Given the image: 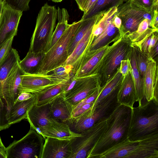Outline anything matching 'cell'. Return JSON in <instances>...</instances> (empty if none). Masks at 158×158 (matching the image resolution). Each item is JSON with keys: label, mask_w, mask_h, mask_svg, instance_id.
I'll return each instance as SVG.
<instances>
[{"label": "cell", "mask_w": 158, "mask_h": 158, "mask_svg": "<svg viewBox=\"0 0 158 158\" xmlns=\"http://www.w3.org/2000/svg\"><path fill=\"white\" fill-rule=\"evenodd\" d=\"M131 109L119 105L107 118L106 128L89 152L87 158H94L127 137Z\"/></svg>", "instance_id": "obj_1"}, {"label": "cell", "mask_w": 158, "mask_h": 158, "mask_svg": "<svg viewBox=\"0 0 158 158\" xmlns=\"http://www.w3.org/2000/svg\"><path fill=\"white\" fill-rule=\"evenodd\" d=\"M94 158H158V134L134 140L127 137Z\"/></svg>", "instance_id": "obj_2"}, {"label": "cell", "mask_w": 158, "mask_h": 158, "mask_svg": "<svg viewBox=\"0 0 158 158\" xmlns=\"http://www.w3.org/2000/svg\"><path fill=\"white\" fill-rule=\"evenodd\" d=\"M158 134V102L154 99L133 107L127 134L131 140Z\"/></svg>", "instance_id": "obj_3"}, {"label": "cell", "mask_w": 158, "mask_h": 158, "mask_svg": "<svg viewBox=\"0 0 158 158\" xmlns=\"http://www.w3.org/2000/svg\"><path fill=\"white\" fill-rule=\"evenodd\" d=\"M57 16V10L55 6L47 2L42 6L37 17L28 52L45 53L49 50Z\"/></svg>", "instance_id": "obj_4"}, {"label": "cell", "mask_w": 158, "mask_h": 158, "mask_svg": "<svg viewBox=\"0 0 158 158\" xmlns=\"http://www.w3.org/2000/svg\"><path fill=\"white\" fill-rule=\"evenodd\" d=\"M131 43L127 35H121L109 46L98 68L101 86L115 73L121 61L128 58Z\"/></svg>", "instance_id": "obj_5"}, {"label": "cell", "mask_w": 158, "mask_h": 158, "mask_svg": "<svg viewBox=\"0 0 158 158\" xmlns=\"http://www.w3.org/2000/svg\"><path fill=\"white\" fill-rule=\"evenodd\" d=\"M82 20L74 22L69 26L56 43L45 53L37 74H46L63 65L69 56L68 48Z\"/></svg>", "instance_id": "obj_6"}, {"label": "cell", "mask_w": 158, "mask_h": 158, "mask_svg": "<svg viewBox=\"0 0 158 158\" xmlns=\"http://www.w3.org/2000/svg\"><path fill=\"white\" fill-rule=\"evenodd\" d=\"M44 139L42 135L30 127L24 137L6 148V158H41Z\"/></svg>", "instance_id": "obj_7"}, {"label": "cell", "mask_w": 158, "mask_h": 158, "mask_svg": "<svg viewBox=\"0 0 158 158\" xmlns=\"http://www.w3.org/2000/svg\"><path fill=\"white\" fill-rule=\"evenodd\" d=\"M107 118L101 120L82 132L80 136L71 139L72 153L70 158H87L88 154L105 131Z\"/></svg>", "instance_id": "obj_8"}, {"label": "cell", "mask_w": 158, "mask_h": 158, "mask_svg": "<svg viewBox=\"0 0 158 158\" xmlns=\"http://www.w3.org/2000/svg\"><path fill=\"white\" fill-rule=\"evenodd\" d=\"M100 86L98 74L80 77H72L63 94L73 107L94 93Z\"/></svg>", "instance_id": "obj_9"}, {"label": "cell", "mask_w": 158, "mask_h": 158, "mask_svg": "<svg viewBox=\"0 0 158 158\" xmlns=\"http://www.w3.org/2000/svg\"><path fill=\"white\" fill-rule=\"evenodd\" d=\"M152 14L134 5L131 0L123 3L118 7L116 13L122 20L119 31L120 35H127L135 31L140 23L145 19L148 20L149 25Z\"/></svg>", "instance_id": "obj_10"}, {"label": "cell", "mask_w": 158, "mask_h": 158, "mask_svg": "<svg viewBox=\"0 0 158 158\" xmlns=\"http://www.w3.org/2000/svg\"><path fill=\"white\" fill-rule=\"evenodd\" d=\"M21 77L19 94L22 92L36 94L60 83L48 74L23 73Z\"/></svg>", "instance_id": "obj_11"}, {"label": "cell", "mask_w": 158, "mask_h": 158, "mask_svg": "<svg viewBox=\"0 0 158 158\" xmlns=\"http://www.w3.org/2000/svg\"><path fill=\"white\" fill-rule=\"evenodd\" d=\"M0 19V47L17 35L23 12L14 10L5 3Z\"/></svg>", "instance_id": "obj_12"}, {"label": "cell", "mask_w": 158, "mask_h": 158, "mask_svg": "<svg viewBox=\"0 0 158 158\" xmlns=\"http://www.w3.org/2000/svg\"><path fill=\"white\" fill-rule=\"evenodd\" d=\"M104 115L102 110L98 108L91 107L76 117H72L66 122L71 131L80 134L92 127L103 119Z\"/></svg>", "instance_id": "obj_13"}, {"label": "cell", "mask_w": 158, "mask_h": 158, "mask_svg": "<svg viewBox=\"0 0 158 158\" xmlns=\"http://www.w3.org/2000/svg\"><path fill=\"white\" fill-rule=\"evenodd\" d=\"M71 139L46 137L41 158H70L72 153Z\"/></svg>", "instance_id": "obj_14"}, {"label": "cell", "mask_w": 158, "mask_h": 158, "mask_svg": "<svg viewBox=\"0 0 158 158\" xmlns=\"http://www.w3.org/2000/svg\"><path fill=\"white\" fill-rule=\"evenodd\" d=\"M92 28L89 31L78 43L64 65H70L72 67V73L73 77L77 70L84 64L94 38L92 35Z\"/></svg>", "instance_id": "obj_15"}, {"label": "cell", "mask_w": 158, "mask_h": 158, "mask_svg": "<svg viewBox=\"0 0 158 158\" xmlns=\"http://www.w3.org/2000/svg\"><path fill=\"white\" fill-rule=\"evenodd\" d=\"M23 73L19 63L12 69L3 83L2 99L15 103L19 94V88L21 82V76Z\"/></svg>", "instance_id": "obj_16"}, {"label": "cell", "mask_w": 158, "mask_h": 158, "mask_svg": "<svg viewBox=\"0 0 158 158\" xmlns=\"http://www.w3.org/2000/svg\"><path fill=\"white\" fill-rule=\"evenodd\" d=\"M44 137H50L58 139H69L80 136L81 134L71 131L66 123L60 122L52 119L48 124L39 127L36 131Z\"/></svg>", "instance_id": "obj_17"}, {"label": "cell", "mask_w": 158, "mask_h": 158, "mask_svg": "<svg viewBox=\"0 0 158 158\" xmlns=\"http://www.w3.org/2000/svg\"><path fill=\"white\" fill-rule=\"evenodd\" d=\"M49 109L50 118L65 123L72 117L73 108L65 99L63 93L49 103Z\"/></svg>", "instance_id": "obj_18"}, {"label": "cell", "mask_w": 158, "mask_h": 158, "mask_svg": "<svg viewBox=\"0 0 158 158\" xmlns=\"http://www.w3.org/2000/svg\"><path fill=\"white\" fill-rule=\"evenodd\" d=\"M117 98L120 105L131 108L137 102L135 87L131 72L123 77L118 89Z\"/></svg>", "instance_id": "obj_19"}, {"label": "cell", "mask_w": 158, "mask_h": 158, "mask_svg": "<svg viewBox=\"0 0 158 158\" xmlns=\"http://www.w3.org/2000/svg\"><path fill=\"white\" fill-rule=\"evenodd\" d=\"M49 106V104L41 106L35 104L31 107L26 117L31 127L36 131L48 124L52 119L50 117Z\"/></svg>", "instance_id": "obj_20"}, {"label": "cell", "mask_w": 158, "mask_h": 158, "mask_svg": "<svg viewBox=\"0 0 158 158\" xmlns=\"http://www.w3.org/2000/svg\"><path fill=\"white\" fill-rule=\"evenodd\" d=\"M110 44L97 50L77 70L74 77H80L98 74L99 65L103 56L107 51Z\"/></svg>", "instance_id": "obj_21"}, {"label": "cell", "mask_w": 158, "mask_h": 158, "mask_svg": "<svg viewBox=\"0 0 158 158\" xmlns=\"http://www.w3.org/2000/svg\"><path fill=\"white\" fill-rule=\"evenodd\" d=\"M112 22L103 32L94 38L87 56L94 54L99 49L110 44L120 38L121 35L119 30L114 26Z\"/></svg>", "instance_id": "obj_22"}, {"label": "cell", "mask_w": 158, "mask_h": 158, "mask_svg": "<svg viewBox=\"0 0 158 158\" xmlns=\"http://www.w3.org/2000/svg\"><path fill=\"white\" fill-rule=\"evenodd\" d=\"M34 94V96L28 99L15 102L10 110L8 118V122L10 125L26 118L28 110L36 103V96Z\"/></svg>", "instance_id": "obj_23"}, {"label": "cell", "mask_w": 158, "mask_h": 158, "mask_svg": "<svg viewBox=\"0 0 158 158\" xmlns=\"http://www.w3.org/2000/svg\"><path fill=\"white\" fill-rule=\"evenodd\" d=\"M158 77V68L156 62L151 58L147 65L144 80L145 96L147 101L153 98L154 86Z\"/></svg>", "instance_id": "obj_24"}, {"label": "cell", "mask_w": 158, "mask_h": 158, "mask_svg": "<svg viewBox=\"0 0 158 158\" xmlns=\"http://www.w3.org/2000/svg\"><path fill=\"white\" fill-rule=\"evenodd\" d=\"M128 58L131 64V73L135 84L137 102L139 106L143 104V100L145 99L144 88L136 63L135 49L131 45V49Z\"/></svg>", "instance_id": "obj_25"}, {"label": "cell", "mask_w": 158, "mask_h": 158, "mask_svg": "<svg viewBox=\"0 0 158 158\" xmlns=\"http://www.w3.org/2000/svg\"><path fill=\"white\" fill-rule=\"evenodd\" d=\"M45 53L28 52L25 57L19 62V66L24 73L37 74Z\"/></svg>", "instance_id": "obj_26"}, {"label": "cell", "mask_w": 158, "mask_h": 158, "mask_svg": "<svg viewBox=\"0 0 158 158\" xmlns=\"http://www.w3.org/2000/svg\"><path fill=\"white\" fill-rule=\"evenodd\" d=\"M70 79L68 81L61 82L39 93L35 94L36 97V105L41 106L49 104L59 95L64 92Z\"/></svg>", "instance_id": "obj_27"}, {"label": "cell", "mask_w": 158, "mask_h": 158, "mask_svg": "<svg viewBox=\"0 0 158 158\" xmlns=\"http://www.w3.org/2000/svg\"><path fill=\"white\" fill-rule=\"evenodd\" d=\"M20 60L17 51L12 48L6 60L0 66V98L2 97V87L4 81L12 69Z\"/></svg>", "instance_id": "obj_28"}, {"label": "cell", "mask_w": 158, "mask_h": 158, "mask_svg": "<svg viewBox=\"0 0 158 158\" xmlns=\"http://www.w3.org/2000/svg\"><path fill=\"white\" fill-rule=\"evenodd\" d=\"M118 7H112L107 11L98 15L95 23L92 30V34L94 38L103 32L113 21Z\"/></svg>", "instance_id": "obj_29"}, {"label": "cell", "mask_w": 158, "mask_h": 158, "mask_svg": "<svg viewBox=\"0 0 158 158\" xmlns=\"http://www.w3.org/2000/svg\"><path fill=\"white\" fill-rule=\"evenodd\" d=\"M123 77L118 68L115 73L101 87L98 95L94 101L92 106H97L108 95L118 87Z\"/></svg>", "instance_id": "obj_30"}, {"label": "cell", "mask_w": 158, "mask_h": 158, "mask_svg": "<svg viewBox=\"0 0 158 158\" xmlns=\"http://www.w3.org/2000/svg\"><path fill=\"white\" fill-rule=\"evenodd\" d=\"M57 10L58 22L52 37L49 49L59 40L69 25L68 22L69 16L67 10L64 8H60L59 7Z\"/></svg>", "instance_id": "obj_31"}, {"label": "cell", "mask_w": 158, "mask_h": 158, "mask_svg": "<svg viewBox=\"0 0 158 158\" xmlns=\"http://www.w3.org/2000/svg\"><path fill=\"white\" fill-rule=\"evenodd\" d=\"M98 15L92 17L82 20L71 40L68 48L69 56L72 53L78 43L90 29L92 28L95 23Z\"/></svg>", "instance_id": "obj_32"}, {"label": "cell", "mask_w": 158, "mask_h": 158, "mask_svg": "<svg viewBox=\"0 0 158 158\" xmlns=\"http://www.w3.org/2000/svg\"><path fill=\"white\" fill-rule=\"evenodd\" d=\"M124 2V0H98L89 10L83 14L81 19H88L106 12L114 7H118Z\"/></svg>", "instance_id": "obj_33"}, {"label": "cell", "mask_w": 158, "mask_h": 158, "mask_svg": "<svg viewBox=\"0 0 158 158\" xmlns=\"http://www.w3.org/2000/svg\"><path fill=\"white\" fill-rule=\"evenodd\" d=\"M156 32H158V29L150 27L148 20L145 19L139 24L136 31L127 35L132 43H134L140 41L148 35Z\"/></svg>", "instance_id": "obj_34"}, {"label": "cell", "mask_w": 158, "mask_h": 158, "mask_svg": "<svg viewBox=\"0 0 158 158\" xmlns=\"http://www.w3.org/2000/svg\"><path fill=\"white\" fill-rule=\"evenodd\" d=\"M158 32L148 35L137 42L131 43V45L136 47L143 52L149 53L158 43Z\"/></svg>", "instance_id": "obj_35"}, {"label": "cell", "mask_w": 158, "mask_h": 158, "mask_svg": "<svg viewBox=\"0 0 158 158\" xmlns=\"http://www.w3.org/2000/svg\"><path fill=\"white\" fill-rule=\"evenodd\" d=\"M132 46L134 48L135 51L137 67L144 84V80L147 65L150 59L152 57L149 53L143 52L140 51L136 47Z\"/></svg>", "instance_id": "obj_36"}, {"label": "cell", "mask_w": 158, "mask_h": 158, "mask_svg": "<svg viewBox=\"0 0 158 158\" xmlns=\"http://www.w3.org/2000/svg\"><path fill=\"white\" fill-rule=\"evenodd\" d=\"M72 67L70 65H63L55 69L47 74L53 76L60 82L69 81L73 77Z\"/></svg>", "instance_id": "obj_37"}, {"label": "cell", "mask_w": 158, "mask_h": 158, "mask_svg": "<svg viewBox=\"0 0 158 158\" xmlns=\"http://www.w3.org/2000/svg\"><path fill=\"white\" fill-rule=\"evenodd\" d=\"M31 0H3V1L11 8L23 12L29 9V4Z\"/></svg>", "instance_id": "obj_38"}, {"label": "cell", "mask_w": 158, "mask_h": 158, "mask_svg": "<svg viewBox=\"0 0 158 158\" xmlns=\"http://www.w3.org/2000/svg\"><path fill=\"white\" fill-rule=\"evenodd\" d=\"M14 37L8 40L0 47V66L6 60L11 50Z\"/></svg>", "instance_id": "obj_39"}, {"label": "cell", "mask_w": 158, "mask_h": 158, "mask_svg": "<svg viewBox=\"0 0 158 158\" xmlns=\"http://www.w3.org/2000/svg\"><path fill=\"white\" fill-rule=\"evenodd\" d=\"M132 3L139 8L152 13V0H131Z\"/></svg>", "instance_id": "obj_40"}, {"label": "cell", "mask_w": 158, "mask_h": 158, "mask_svg": "<svg viewBox=\"0 0 158 158\" xmlns=\"http://www.w3.org/2000/svg\"><path fill=\"white\" fill-rule=\"evenodd\" d=\"M101 87V86H99L92 94L86 97L76 105L74 106L73 107V111H75L78 108L85 104L94 102L98 95Z\"/></svg>", "instance_id": "obj_41"}, {"label": "cell", "mask_w": 158, "mask_h": 158, "mask_svg": "<svg viewBox=\"0 0 158 158\" xmlns=\"http://www.w3.org/2000/svg\"><path fill=\"white\" fill-rule=\"evenodd\" d=\"M131 69L130 61L129 59L128 58L121 61L118 70L123 77L131 72Z\"/></svg>", "instance_id": "obj_42"}, {"label": "cell", "mask_w": 158, "mask_h": 158, "mask_svg": "<svg viewBox=\"0 0 158 158\" xmlns=\"http://www.w3.org/2000/svg\"><path fill=\"white\" fill-rule=\"evenodd\" d=\"M94 102L85 104L78 108L75 111H73L72 117L78 116L83 113L93 105Z\"/></svg>", "instance_id": "obj_43"}, {"label": "cell", "mask_w": 158, "mask_h": 158, "mask_svg": "<svg viewBox=\"0 0 158 158\" xmlns=\"http://www.w3.org/2000/svg\"><path fill=\"white\" fill-rule=\"evenodd\" d=\"M149 26L153 29H158V9L154 10L152 13V19Z\"/></svg>", "instance_id": "obj_44"}, {"label": "cell", "mask_w": 158, "mask_h": 158, "mask_svg": "<svg viewBox=\"0 0 158 158\" xmlns=\"http://www.w3.org/2000/svg\"><path fill=\"white\" fill-rule=\"evenodd\" d=\"M98 0H84L82 11L86 13L94 5Z\"/></svg>", "instance_id": "obj_45"}, {"label": "cell", "mask_w": 158, "mask_h": 158, "mask_svg": "<svg viewBox=\"0 0 158 158\" xmlns=\"http://www.w3.org/2000/svg\"><path fill=\"white\" fill-rule=\"evenodd\" d=\"M34 95V94L30 93H21L19 94L15 102L22 101L28 99L32 98Z\"/></svg>", "instance_id": "obj_46"}, {"label": "cell", "mask_w": 158, "mask_h": 158, "mask_svg": "<svg viewBox=\"0 0 158 158\" xmlns=\"http://www.w3.org/2000/svg\"><path fill=\"white\" fill-rule=\"evenodd\" d=\"M112 22L114 26L119 31L122 25V20L116 14L114 17Z\"/></svg>", "instance_id": "obj_47"}, {"label": "cell", "mask_w": 158, "mask_h": 158, "mask_svg": "<svg viewBox=\"0 0 158 158\" xmlns=\"http://www.w3.org/2000/svg\"><path fill=\"white\" fill-rule=\"evenodd\" d=\"M158 53V43L151 50L149 54L151 57L153 59L156 56H157Z\"/></svg>", "instance_id": "obj_48"}, {"label": "cell", "mask_w": 158, "mask_h": 158, "mask_svg": "<svg viewBox=\"0 0 158 158\" xmlns=\"http://www.w3.org/2000/svg\"><path fill=\"white\" fill-rule=\"evenodd\" d=\"M75 1L76 2L79 8L82 11L84 0H75Z\"/></svg>", "instance_id": "obj_49"}, {"label": "cell", "mask_w": 158, "mask_h": 158, "mask_svg": "<svg viewBox=\"0 0 158 158\" xmlns=\"http://www.w3.org/2000/svg\"><path fill=\"white\" fill-rule=\"evenodd\" d=\"M4 2L2 0H0V19L2 13L4 6Z\"/></svg>", "instance_id": "obj_50"}, {"label": "cell", "mask_w": 158, "mask_h": 158, "mask_svg": "<svg viewBox=\"0 0 158 158\" xmlns=\"http://www.w3.org/2000/svg\"><path fill=\"white\" fill-rule=\"evenodd\" d=\"M0 152H2L3 154H4L6 156V150L3 149L0 146Z\"/></svg>", "instance_id": "obj_51"}, {"label": "cell", "mask_w": 158, "mask_h": 158, "mask_svg": "<svg viewBox=\"0 0 158 158\" xmlns=\"http://www.w3.org/2000/svg\"><path fill=\"white\" fill-rule=\"evenodd\" d=\"M0 146L3 149L6 150V148L4 145L0 137Z\"/></svg>", "instance_id": "obj_52"}, {"label": "cell", "mask_w": 158, "mask_h": 158, "mask_svg": "<svg viewBox=\"0 0 158 158\" xmlns=\"http://www.w3.org/2000/svg\"><path fill=\"white\" fill-rule=\"evenodd\" d=\"M0 158H6V156L2 152H0Z\"/></svg>", "instance_id": "obj_53"}, {"label": "cell", "mask_w": 158, "mask_h": 158, "mask_svg": "<svg viewBox=\"0 0 158 158\" xmlns=\"http://www.w3.org/2000/svg\"><path fill=\"white\" fill-rule=\"evenodd\" d=\"M51 0L54 2H62L63 0Z\"/></svg>", "instance_id": "obj_54"}, {"label": "cell", "mask_w": 158, "mask_h": 158, "mask_svg": "<svg viewBox=\"0 0 158 158\" xmlns=\"http://www.w3.org/2000/svg\"><path fill=\"white\" fill-rule=\"evenodd\" d=\"M129 0H124V2H127L128 1H129Z\"/></svg>", "instance_id": "obj_55"}, {"label": "cell", "mask_w": 158, "mask_h": 158, "mask_svg": "<svg viewBox=\"0 0 158 158\" xmlns=\"http://www.w3.org/2000/svg\"><path fill=\"white\" fill-rule=\"evenodd\" d=\"M1 101V99L0 98V102Z\"/></svg>", "instance_id": "obj_56"}, {"label": "cell", "mask_w": 158, "mask_h": 158, "mask_svg": "<svg viewBox=\"0 0 158 158\" xmlns=\"http://www.w3.org/2000/svg\"><path fill=\"white\" fill-rule=\"evenodd\" d=\"M75 1V0H74Z\"/></svg>", "instance_id": "obj_57"}]
</instances>
